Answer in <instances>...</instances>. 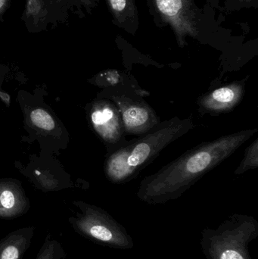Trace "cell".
Returning a JSON list of instances; mask_svg holds the SVG:
<instances>
[{"instance_id":"1","label":"cell","mask_w":258,"mask_h":259,"mask_svg":"<svg viewBox=\"0 0 258 259\" xmlns=\"http://www.w3.org/2000/svg\"><path fill=\"white\" fill-rule=\"evenodd\" d=\"M257 128L222 136L189 149L140 182L136 196L148 205L165 204L183 196L204 175L231 156Z\"/></svg>"},{"instance_id":"6","label":"cell","mask_w":258,"mask_h":259,"mask_svg":"<svg viewBox=\"0 0 258 259\" xmlns=\"http://www.w3.org/2000/svg\"><path fill=\"white\" fill-rule=\"evenodd\" d=\"M111 98L121 114L124 133L139 136L160 123L152 108L136 91H129L116 85Z\"/></svg>"},{"instance_id":"17","label":"cell","mask_w":258,"mask_h":259,"mask_svg":"<svg viewBox=\"0 0 258 259\" xmlns=\"http://www.w3.org/2000/svg\"><path fill=\"white\" fill-rule=\"evenodd\" d=\"M220 1L221 0H206V6L211 9H219L223 12V9L220 6Z\"/></svg>"},{"instance_id":"18","label":"cell","mask_w":258,"mask_h":259,"mask_svg":"<svg viewBox=\"0 0 258 259\" xmlns=\"http://www.w3.org/2000/svg\"><path fill=\"white\" fill-rule=\"evenodd\" d=\"M0 97L3 99V101L6 102V104H9L10 98H9V96L7 94L0 92Z\"/></svg>"},{"instance_id":"11","label":"cell","mask_w":258,"mask_h":259,"mask_svg":"<svg viewBox=\"0 0 258 259\" xmlns=\"http://www.w3.org/2000/svg\"><path fill=\"white\" fill-rule=\"evenodd\" d=\"M67 255L62 243L53 240L51 235L48 234L35 259H65Z\"/></svg>"},{"instance_id":"14","label":"cell","mask_w":258,"mask_h":259,"mask_svg":"<svg viewBox=\"0 0 258 259\" xmlns=\"http://www.w3.org/2000/svg\"><path fill=\"white\" fill-rule=\"evenodd\" d=\"M258 0H224L223 12H235L244 9H257Z\"/></svg>"},{"instance_id":"9","label":"cell","mask_w":258,"mask_h":259,"mask_svg":"<svg viewBox=\"0 0 258 259\" xmlns=\"http://www.w3.org/2000/svg\"><path fill=\"white\" fill-rule=\"evenodd\" d=\"M112 23L126 33L136 36L139 28V10L136 0H106Z\"/></svg>"},{"instance_id":"4","label":"cell","mask_w":258,"mask_h":259,"mask_svg":"<svg viewBox=\"0 0 258 259\" xmlns=\"http://www.w3.org/2000/svg\"><path fill=\"white\" fill-rule=\"evenodd\" d=\"M154 24L171 27L180 48L187 46V38L200 39L206 33L204 12L195 0H145Z\"/></svg>"},{"instance_id":"12","label":"cell","mask_w":258,"mask_h":259,"mask_svg":"<svg viewBox=\"0 0 258 259\" xmlns=\"http://www.w3.org/2000/svg\"><path fill=\"white\" fill-rule=\"evenodd\" d=\"M258 167V139L251 143L245 152V156L239 167L235 171V175H242L247 170L257 168Z\"/></svg>"},{"instance_id":"10","label":"cell","mask_w":258,"mask_h":259,"mask_svg":"<svg viewBox=\"0 0 258 259\" xmlns=\"http://www.w3.org/2000/svg\"><path fill=\"white\" fill-rule=\"evenodd\" d=\"M34 227H26L9 233L0 240V259H21L32 243Z\"/></svg>"},{"instance_id":"16","label":"cell","mask_w":258,"mask_h":259,"mask_svg":"<svg viewBox=\"0 0 258 259\" xmlns=\"http://www.w3.org/2000/svg\"><path fill=\"white\" fill-rule=\"evenodd\" d=\"M83 6L87 9L88 12H90L91 9L97 6L98 0H80Z\"/></svg>"},{"instance_id":"13","label":"cell","mask_w":258,"mask_h":259,"mask_svg":"<svg viewBox=\"0 0 258 259\" xmlns=\"http://www.w3.org/2000/svg\"><path fill=\"white\" fill-rule=\"evenodd\" d=\"M32 122L39 128L51 131L54 129L55 121L49 114L43 109H36L30 114Z\"/></svg>"},{"instance_id":"19","label":"cell","mask_w":258,"mask_h":259,"mask_svg":"<svg viewBox=\"0 0 258 259\" xmlns=\"http://www.w3.org/2000/svg\"><path fill=\"white\" fill-rule=\"evenodd\" d=\"M8 0H0V14L6 9Z\"/></svg>"},{"instance_id":"15","label":"cell","mask_w":258,"mask_h":259,"mask_svg":"<svg viewBox=\"0 0 258 259\" xmlns=\"http://www.w3.org/2000/svg\"><path fill=\"white\" fill-rule=\"evenodd\" d=\"M43 0H27L26 14L33 18H39L43 14Z\"/></svg>"},{"instance_id":"7","label":"cell","mask_w":258,"mask_h":259,"mask_svg":"<svg viewBox=\"0 0 258 259\" xmlns=\"http://www.w3.org/2000/svg\"><path fill=\"white\" fill-rule=\"evenodd\" d=\"M246 80L232 82L201 96L198 100V112L213 116L232 112L243 98Z\"/></svg>"},{"instance_id":"5","label":"cell","mask_w":258,"mask_h":259,"mask_svg":"<svg viewBox=\"0 0 258 259\" xmlns=\"http://www.w3.org/2000/svg\"><path fill=\"white\" fill-rule=\"evenodd\" d=\"M80 208L81 212L69 219L71 228L79 235L113 249L134 247L131 235L105 210L86 204L80 205Z\"/></svg>"},{"instance_id":"8","label":"cell","mask_w":258,"mask_h":259,"mask_svg":"<svg viewBox=\"0 0 258 259\" xmlns=\"http://www.w3.org/2000/svg\"><path fill=\"white\" fill-rule=\"evenodd\" d=\"M100 106L91 115L92 124L106 142L118 146L124 141L125 134L121 114L116 106L109 102Z\"/></svg>"},{"instance_id":"3","label":"cell","mask_w":258,"mask_h":259,"mask_svg":"<svg viewBox=\"0 0 258 259\" xmlns=\"http://www.w3.org/2000/svg\"><path fill=\"white\" fill-rule=\"evenodd\" d=\"M258 237V222L252 216L233 214L218 227L201 231V251L206 259H252L248 246Z\"/></svg>"},{"instance_id":"2","label":"cell","mask_w":258,"mask_h":259,"mask_svg":"<svg viewBox=\"0 0 258 259\" xmlns=\"http://www.w3.org/2000/svg\"><path fill=\"white\" fill-rule=\"evenodd\" d=\"M194 127L191 117L183 119L174 117L130 141L124 140L114 147L106 160V173L109 181L123 184L134 179L168 145Z\"/></svg>"}]
</instances>
